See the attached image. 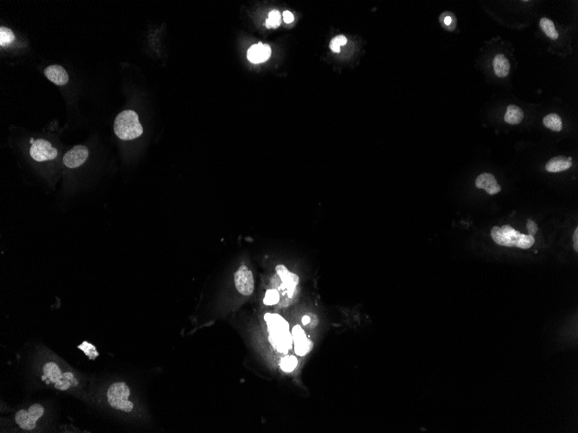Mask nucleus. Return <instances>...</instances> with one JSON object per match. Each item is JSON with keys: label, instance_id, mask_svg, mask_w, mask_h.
<instances>
[{"label": "nucleus", "instance_id": "obj_19", "mask_svg": "<svg viewBox=\"0 0 578 433\" xmlns=\"http://www.w3.org/2000/svg\"><path fill=\"white\" fill-rule=\"evenodd\" d=\"M543 123L545 125V127L550 129L553 131H560L563 129V122H562L561 118L557 113H550V115H546L543 120Z\"/></svg>", "mask_w": 578, "mask_h": 433}, {"label": "nucleus", "instance_id": "obj_12", "mask_svg": "<svg viewBox=\"0 0 578 433\" xmlns=\"http://www.w3.org/2000/svg\"><path fill=\"white\" fill-rule=\"evenodd\" d=\"M248 59L252 63H261L266 62L271 56V48L270 45L263 44L259 42L254 44L248 51Z\"/></svg>", "mask_w": 578, "mask_h": 433}, {"label": "nucleus", "instance_id": "obj_28", "mask_svg": "<svg viewBox=\"0 0 578 433\" xmlns=\"http://www.w3.org/2000/svg\"><path fill=\"white\" fill-rule=\"evenodd\" d=\"M282 17H283L284 22H286V24H291V22L294 21V19H295V17H294V15L292 14V12H290V11H284Z\"/></svg>", "mask_w": 578, "mask_h": 433}, {"label": "nucleus", "instance_id": "obj_8", "mask_svg": "<svg viewBox=\"0 0 578 433\" xmlns=\"http://www.w3.org/2000/svg\"><path fill=\"white\" fill-rule=\"evenodd\" d=\"M235 284L239 293L243 296H250L255 289V280L252 271L248 266H241L235 274Z\"/></svg>", "mask_w": 578, "mask_h": 433}, {"label": "nucleus", "instance_id": "obj_22", "mask_svg": "<svg viewBox=\"0 0 578 433\" xmlns=\"http://www.w3.org/2000/svg\"><path fill=\"white\" fill-rule=\"evenodd\" d=\"M281 22V15L280 11L274 10L270 12L266 21L267 28H277Z\"/></svg>", "mask_w": 578, "mask_h": 433}, {"label": "nucleus", "instance_id": "obj_17", "mask_svg": "<svg viewBox=\"0 0 578 433\" xmlns=\"http://www.w3.org/2000/svg\"><path fill=\"white\" fill-rule=\"evenodd\" d=\"M524 119V112L519 106L510 105L507 106L504 120L510 125H518Z\"/></svg>", "mask_w": 578, "mask_h": 433}, {"label": "nucleus", "instance_id": "obj_21", "mask_svg": "<svg viewBox=\"0 0 578 433\" xmlns=\"http://www.w3.org/2000/svg\"><path fill=\"white\" fill-rule=\"evenodd\" d=\"M15 36L14 33L12 32L11 30L6 27H1L0 28V45L4 47V46H9L11 44L12 42H14Z\"/></svg>", "mask_w": 578, "mask_h": 433}, {"label": "nucleus", "instance_id": "obj_20", "mask_svg": "<svg viewBox=\"0 0 578 433\" xmlns=\"http://www.w3.org/2000/svg\"><path fill=\"white\" fill-rule=\"evenodd\" d=\"M440 20H441V24L442 26L448 31H453L456 27L457 19L452 12H449V11L444 12L443 14L441 15Z\"/></svg>", "mask_w": 578, "mask_h": 433}, {"label": "nucleus", "instance_id": "obj_30", "mask_svg": "<svg viewBox=\"0 0 578 433\" xmlns=\"http://www.w3.org/2000/svg\"><path fill=\"white\" fill-rule=\"evenodd\" d=\"M310 321H311L310 316H304L303 317H302V324H303L304 325H307V324L310 323Z\"/></svg>", "mask_w": 578, "mask_h": 433}, {"label": "nucleus", "instance_id": "obj_24", "mask_svg": "<svg viewBox=\"0 0 578 433\" xmlns=\"http://www.w3.org/2000/svg\"><path fill=\"white\" fill-rule=\"evenodd\" d=\"M280 301V294L275 289H270L266 291L264 297L263 304L265 305H275Z\"/></svg>", "mask_w": 578, "mask_h": 433}, {"label": "nucleus", "instance_id": "obj_10", "mask_svg": "<svg viewBox=\"0 0 578 433\" xmlns=\"http://www.w3.org/2000/svg\"><path fill=\"white\" fill-rule=\"evenodd\" d=\"M88 157V150L86 146H76L68 151L63 157V163L68 168L74 169L83 165Z\"/></svg>", "mask_w": 578, "mask_h": 433}, {"label": "nucleus", "instance_id": "obj_5", "mask_svg": "<svg viewBox=\"0 0 578 433\" xmlns=\"http://www.w3.org/2000/svg\"><path fill=\"white\" fill-rule=\"evenodd\" d=\"M45 414V408L40 404H33L28 409H23L15 415V421L23 430H32Z\"/></svg>", "mask_w": 578, "mask_h": 433}, {"label": "nucleus", "instance_id": "obj_1", "mask_svg": "<svg viewBox=\"0 0 578 433\" xmlns=\"http://www.w3.org/2000/svg\"><path fill=\"white\" fill-rule=\"evenodd\" d=\"M270 343L275 350L281 354H287L292 349V333L289 330V324L279 314L267 313L264 316Z\"/></svg>", "mask_w": 578, "mask_h": 433}, {"label": "nucleus", "instance_id": "obj_13", "mask_svg": "<svg viewBox=\"0 0 578 433\" xmlns=\"http://www.w3.org/2000/svg\"><path fill=\"white\" fill-rule=\"evenodd\" d=\"M476 187L485 190L489 195H495L501 190L500 185L497 182L493 174L483 173L475 180Z\"/></svg>", "mask_w": 578, "mask_h": 433}, {"label": "nucleus", "instance_id": "obj_6", "mask_svg": "<svg viewBox=\"0 0 578 433\" xmlns=\"http://www.w3.org/2000/svg\"><path fill=\"white\" fill-rule=\"evenodd\" d=\"M491 235L495 243L500 246H516L521 233L514 230L510 225L494 226L491 230Z\"/></svg>", "mask_w": 578, "mask_h": 433}, {"label": "nucleus", "instance_id": "obj_4", "mask_svg": "<svg viewBox=\"0 0 578 433\" xmlns=\"http://www.w3.org/2000/svg\"><path fill=\"white\" fill-rule=\"evenodd\" d=\"M42 371L45 374L43 379L48 382L53 383L55 388L59 390H67L76 384L74 375L71 373H62L55 362L45 364Z\"/></svg>", "mask_w": 578, "mask_h": 433}, {"label": "nucleus", "instance_id": "obj_11", "mask_svg": "<svg viewBox=\"0 0 578 433\" xmlns=\"http://www.w3.org/2000/svg\"><path fill=\"white\" fill-rule=\"evenodd\" d=\"M275 270H276V272L280 277L281 281L283 283L284 288L287 291L289 298H291L293 294L295 293V288L299 284L300 278L297 274H293L291 271H288L284 265L276 266Z\"/></svg>", "mask_w": 578, "mask_h": 433}, {"label": "nucleus", "instance_id": "obj_3", "mask_svg": "<svg viewBox=\"0 0 578 433\" xmlns=\"http://www.w3.org/2000/svg\"><path fill=\"white\" fill-rule=\"evenodd\" d=\"M129 397V386L125 382L113 383L107 389V402L116 410L125 413L132 411L134 404L128 400Z\"/></svg>", "mask_w": 578, "mask_h": 433}, {"label": "nucleus", "instance_id": "obj_16", "mask_svg": "<svg viewBox=\"0 0 578 433\" xmlns=\"http://www.w3.org/2000/svg\"><path fill=\"white\" fill-rule=\"evenodd\" d=\"M494 73L500 78H505L510 72V62L503 54L495 56L493 62Z\"/></svg>", "mask_w": 578, "mask_h": 433}, {"label": "nucleus", "instance_id": "obj_23", "mask_svg": "<svg viewBox=\"0 0 578 433\" xmlns=\"http://www.w3.org/2000/svg\"><path fill=\"white\" fill-rule=\"evenodd\" d=\"M298 360L295 356H286L281 361V368L284 372H292L297 367Z\"/></svg>", "mask_w": 578, "mask_h": 433}, {"label": "nucleus", "instance_id": "obj_9", "mask_svg": "<svg viewBox=\"0 0 578 433\" xmlns=\"http://www.w3.org/2000/svg\"><path fill=\"white\" fill-rule=\"evenodd\" d=\"M293 344H295V351L296 355L304 356L312 350L313 343L307 336L300 325H295L292 330Z\"/></svg>", "mask_w": 578, "mask_h": 433}, {"label": "nucleus", "instance_id": "obj_27", "mask_svg": "<svg viewBox=\"0 0 578 433\" xmlns=\"http://www.w3.org/2000/svg\"><path fill=\"white\" fill-rule=\"evenodd\" d=\"M526 229H527L529 235L534 237L538 232V230H539V226L535 221H532L531 219H528L527 222H526Z\"/></svg>", "mask_w": 578, "mask_h": 433}, {"label": "nucleus", "instance_id": "obj_29", "mask_svg": "<svg viewBox=\"0 0 578 433\" xmlns=\"http://www.w3.org/2000/svg\"><path fill=\"white\" fill-rule=\"evenodd\" d=\"M573 241H574V248L575 251H578V229L576 227L573 234Z\"/></svg>", "mask_w": 578, "mask_h": 433}, {"label": "nucleus", "instance_id": "obj_25", "mask_svg": "<svg viewBox=\"0 0 578 433\" xmlns=\"http://www.w3.org/2000/svg\"><path fill=\"white\" fill-rule=\"evenodd\" d=\"M534 242H535V238L529 235L521 234L516 246L519 248L528 249L533 245Z\"/></svg>", "mask_w": 578, "mask_h": 433}, {"label": "nucleus", "instance_id": "obj_18", "mask_svg": "<svg viewBox=\"0 0 578 433\" xmlns=\"http://www.w3.org/2000/svg\"><path fill=\"white\" fill-rule=\"evenodd\" d=\"M539 26H540L542 31H544L545 35L548 37H550V39L557 40L559 38V32L557 31L555 26H554L551 20L549 19L547 17H542L540 22H539Z\"/></svg>", "mask_w": 578, "mask_h": 433}, {"label": "nucleus", "instance_id": "obj_26", "mask_svg": "<svg viewBox=\"0 0 578 433\" xmlns=\"http://www.w3.org/2000/svg\"><path fill=\"white\" fill-rule=\"evenodd\" d=\"M346 42H347V39L345 36H338V37H334V39L331 40V42H330V48L334 53H339V52H340V47L346 44Z\"/></svg>", "mask_w": 578, "mask_h": 433}, {"label": "nucleus", "instance_id": "obj_14", "mask_svg": "<svg viewBox=\"0 0 578 433\" xmlns=\"http://www.w3.org/2000/svg\"><path fill=\"white\" fill-rule=\"evenodd\" d=\"M45 75L47 79L58 86H63L69 81V76L66 70L60 65H51L46 67Z\"/></svg>", "mask_w": 578, "mask_h": 433}, {"label": "nucleus", "instance_id": "obj_15", "mask_svg": "<svg viewBox=\"0 0 578 433\" xmlns=\"http://www.w3.org/2000/svg\"><path fill=\"white\" fill-rule=\"evenodd\" d=\"M571 166H572V162L569 161L568 157H564V156H558V157H553L552 159H550L547 163V165H545V170L549 172L556 173V172L566 171L568 169H570Z\"/></svg>", "mask_w": 578, "mask_h": 433}, {"label": "nucleus", "instance_id": "obj_7", "mask_svg": "<svg viewBox=\"0 0 578 433\" xmlns=\"http://www.w3.org/2000/svg\"><path fill=\"white\" fill-rule=\"evenodd\" d=\"M30 155L37 162L53 160L57 157V150L47 140H37L31 141Z\"/></svg>", "mask_w": 578, "mask_h": 433}, {"label": "nucleus", "instance_id": "obj_2", "mask_svg": "<svg viewBox=\"0 0 578 433\" xmlns=\"http://www.w3.org/2000/svg\"><path fill=\"white\" fill-rule=\"evenodd\" d=\"M115 133L121 140H132L143 133V127L137 113L132 110H126L115 118Z\"/></svg>", "mask_w": 578, "mask_h": 433}]
</instances>
